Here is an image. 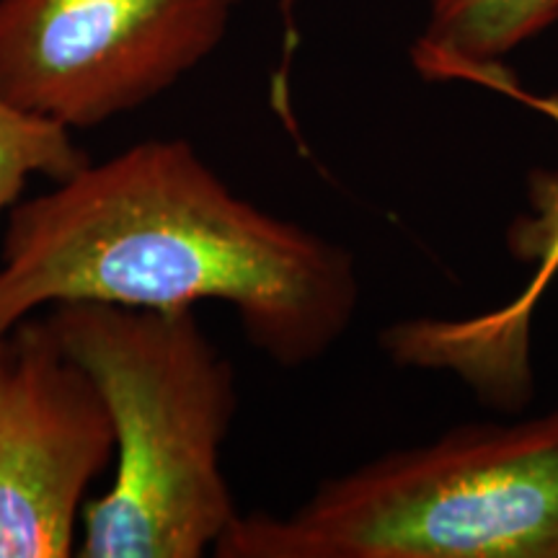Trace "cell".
Here are the masks:
<instances>
[{"mask_svg":"<svg viewBox=\"0 0 558 558\" xmlns=\"http://www.w3.org/2000/svg\"><path fill=\"white\" fill-rule=\"evenodd\" d=\"M473 86L525 104L558 128V94H530L505 62L476 75ZM507 248L514 262L538 267L525 295L484 318L414 320L409 349L418 367L458 369L473 388L512 401L530 386L527 339L535 300L558 271V171L538 169L527 177V207L509 222Z\"/></svg>","mask_w":558,"mask_h":558,"instance_id":"cell-6","label":"cell"},{"mask_svg":"<svg viewBox=\"0 0 558 558\" xmlns=\"http://www.w3.org/2000/svg\"><path fill=\"white\" fill-rule=\"evenodd\" d=\"M556 21L558 0H432L411 62L427 81L473 83Z\"/></svg>","mask_w":558,"mask_h":558,"instance_id":"cell-7","label":"cell"},{"mask_svg":"<svg viewBox=\"0 0 558 558\" xmlns=\"http://www.w3.org/2000/svg\"><path fill=\"white\" fill-rule=\"evenodd\" d=\"M62 303H222L264 357L305 367L354 324L360 277L344 246L239 197L190 140L150 137L9 209L0 337Z\"/></svg>","mask_w":558,"mask_h":558,"instance_id":"cell-1","label":"cell"},{"mask_svg":"<svg viewBox=\"0 0 558 558\" xmlns=\"http://www.w3.org/2000/svg\"><path fill=\"white\" fill-rule=\"evenodd\" d=\"M41 320L96 383L114 427V478L83 507L75 556L213 554L239 518L222 471L239 390L194 311L62 303Z\"/></svg>","mask_w":558,"mask_h":558,"instance_id":"cell-2","label":"cell"},{"mask_svg":"<svg viewBox=\"0 0 558 558\" xmlns=\"http://www.w3.org/2000/svg\"><path fill=\"white\" fill-rule=\"evenodd\" d=\"M220 558H558V409L463 424L326 481L295 512H248Z\"/></svg>","mask_w":558,"mask_h":558,"instance_id":"cell-3","label":"cell"},{"mask_svg":"<svg viewBox=\"0 0 558 558\" xmlns=\"http://www.w3.org/2000/svg\"><path fill=\"white\" fill-rule=\"evenodd\" d=\"M241 0H0V94L70 132L156 101L226 39Z\"/></svg>","mask_w":558,"mask_h":558,"instance_id":"cell-4","label":"cell"},{"mask_svg":"<svg viewBox=\"0 0 558 558\" xmlns=\"http://www.w3.org/2000/svg\"><path fill=\"white\" fill-rule=\"evenodd\" d=\"M114 427L90 375L34 316L0 362V558L75 556L90 484Z\"/></svg>","mask_w":558,"mask_h":558,"instance_id":"cell-5","label":"cell"},{"mask_svg":"<svg viewBox=\"0 0 558 558\" xmlns=\"http://www.w3.org/2000/svg\"><path fill=\"white\" fill-rule=\"evenodd\" d=\"M88 160L68 128L34 117L0 94V218L24 197L29 179L60 181Z\"/></svg>","mask_w":558,"mask_h":558,"instance_id":"cell-8","label":"cell"},{"mask_svg":"<svg viewBox=\"0 0 558 558\" xmlns=\"http://www.w3.org/2000/svg\"><path fill=\"white\" fill-rule=\"evenodd\" d=\"M5 341H9V337H0V362H3V354H5Z\"/></svg>","mask_w":558,"mask_h":558,"instance_id":"cell-9","label":"cell"}]
</instances>
